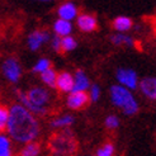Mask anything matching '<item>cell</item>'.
<instances>
[{"label": "cell", "mask_w": 156, "mask_h": 156, "mask_svg": "<svg viewBox=\"0 0 156 156\" xmlns=\"http://www.w3.org/2000/svg\"><path fill=\"white\" fill-rule=\"evenodd\" d=\"M51 46H52V48L56 51V52H60L61 51V37L55 34L51 38Z\"/></svg>", "instance_id": "27"}, {"label": "cell", "mask_w": 156, "mask_h": 156, "mask_svg": "<svg viewBox=\"0 0 156 156\" xmlns=\"http://www.w3.org/2000/svg\"><path fill=\"white\" fill-rule=\"evenodd\" d=\"M88 90H89L88 91L89 100H91V102H98V100L100 99V97H102V89H100V87L98 84L90 85V88Z\"/></svg>", "instance_id": "22"}, {"label": "cell", "mask_w": 156, "mask_h": 156, "mask_svg": "<svg viewBox=\"0 0 156 156\" xmlns=\"http://www.w3.org/2000/svg\"><path fill=\"white\" fill-rule=\"evenodd\" d=\"M38 2H42V3H47V2H51V0H38Z\"/></svg>", "instance_id": "28"}, {"label": "cell", "mask_w": 156, "mask_h": 156, "mask_svg": "<svg viewBox=\"0 0 156 156\" xmlns=\"http://www.w3.org/2000/svg\"><path fill=\"white\" fill-rule=\"evenodd\" d=\"M0 156H12L10 141L5 136H0Z\"/></svg>", "instance_id": "21"}, {"label": "cell", "mask_w": 156, "mask_h": 156, "mask_svg": "<svg viewBox=\"0 0 156 156\" xmlns=\"http://www.w3.org/2000/svg\"><path fill=\"white\" fill-rule=\"evenodd\" d=\"M50 41V34L46 30H41L37 29L34 32H32L28 37V47L32 51H37L40 50L42 46Z\"/></svg>", "instance_id": "9"}, {"label": "cell", "mask_w": 156, "mask_h": 156, "mask_svg": "<svg viewBox=\"0 0 156 156\" xmlns=\"http://www.w3.org/2000/svg\"><path fill=\"white\" fill-rule=\"evenodd\" d=\"M76 26L79 27V29L83 30V32L90 33V32H94V30L97 29L98 20H97V18L94 17V15L84 13V14L77 15V18H76Z\"/></svg>", "instance_id": "10"}, {"label": "cell", "mask_w": 156, "mask_h": 156, "mask_svg": "<svg viewBox=\"0 0 156 156\" xmlns=\"http://www.w3.org/2000/svg\"><path fill=\"white\" fill-rule=\"evenodd\" d=\"M18 100L20 105H23L26 109L37 115H44L48 111V104L51 102V95L47 89L36 87L29 89L27 93L17 91Z\"/></svg>", "instance_id": "2"}, {"label": "cell", "mask_w": 156, "mask_h": 156, "mask_svg": "<svg viewBox=\"0 0 156 156\" xmlns=\"http://www.w3.org/2000/svg\"><path fill=\"white\" fill-rule=\"evenodd\" d=\"M109 97H111L112 104L121 109L126 115H135L138 112V102L131 90L115 84L109 89Z\"/></svg>", "instance_id": "3"}, {"label": "cell", "mask_w": 156, "mask_h": 156, "mask_svg": "<svg viewBox=\"0 0 156 156\" xmlns=\"http://www.w3.org/2000/svg\"><path fill=\"white\" fill-rule=\"evenodd\" d=\"M41 79L42 81L50 88H56V79H57V73L55 71L52 67H50L48 70H46L41 74Z\"/></svg>", "instance_id": "18"}, {"label": "cell", "mask_w": 156, "mask_h": 156, "mask_svg": "<svg viewBox=\"0 0 156 156\" xmlns=\"http://www.w3.org/2000/svg\"><path fill=\"white\" fill-rule=\"evenodd\" d=\"M104 124L108 129H115L119 127V118L115 114H109L108 117H105Z\"/></svg>", "instance_id": "26"}, {"label": "cell", "mask_w": 156, "mask_h": 156, "mask_svg": "<svg viewBox=\"0 0 156 156\" xmlns=\"http://www.w3.org/2000/svg\"><path fill=\"white\" fill-rule=\"evenodd\" d=\"M53 32H55V34L61 37V38L70 36V33L73 32V23L58 18L53 23Z\"/></svg>", "instance_id": "14"}, {"label": "cell", "mask_w": 156, "mask_h": 156, "mask_svg": "<svg viewBox=\"0 0 156 156\" xmlns=\"http://www.w3.org/2000/svg\"><path fill=\"white\" fill-rule=\"evenodd\" d=\"M51 67V61L47 60V58H40L36 65L33 67V71L34 73H38V74H42L43 71H46V70H48Z\"/></svg>", "instance_id": "25"}, {"label": "cell", "mask_w": 156, "mask_h": 156, "mask_svg": "<svg viewBox=\"0 0 156 156\" xmlns=\"http://www.w3.org/2000/svg\"><path fill=\"white\" fill-rule=\"evenodd\" d=\"M57 14H58V18L60 19L71 22L75 18H77L79 12H77V6L75 5V3H73V2H65V3H62L58 6Z\"/></svg>", "instance_id": "11"}, {"label": "cell", "mask_w": 156, "mask_h": 156, "mask_svg": "<svg viewBox=\"0 0 156 156\" xmlns=\"http://www.w3.org/2000/svg\"><path fill=\"white\" fill-rule=\"evenodd\" d=\"M8 119H9V109L0 104V132L6 129Z\"/></svg>", "instance_id": "24"}, {"label": "cell", "mask_w": 156, "mask_h": 156, "mask_svg": "<svg viewBox=\"0 0 156 156\" xmlns=\"http://www.w3.org/2000/svg\"><path fill=\"white\" fill-rule=\"evenodd\" d=\"M113 155H114V145L111 142H107L102 147H99L95 154V156H113Z\"/></svg>", "instance_id": "23"}, {"label": "cell", "mask_w": 156, "mask_h": 156, "mask_svg": "<svg viewBox=\"0 0 156 156\" xmlns=\"http://www.w3.org/2000/svg\"><path fill=\"white\" fill-rule=\"evenodd\" d=\"M56 88L62 93H71L74 89V75L67 71L57 74Z\"/></svg>", "instance_id": "12"}, {"label": "cell", "mask_w": 156, "mask_h": 156, "mask_svg": "<svg viewBox=\"0 0 156 156\" xmlns=\"http://www.w3.org/2000/svg\"><path fill=\"white\" fill-rule=\"evenodd\" d=\"M115 79L118 81V85L126 88L128 90H135L138 88V75L135 70L128 69V67H121L115 71Z\"/></svg>", "instance_id": "5"}, {"label": "cell", "mask_w": 156, "mask_h": 156, "mask_svg": "<svg viewBox=\"0 0 156 156\" xmlns=\"http://www.w3.org/2000/svg\"><path fill=\"white\" fill-rule=\"evenodd\" d=\"M111 42L122 47H135V40L126 33H114L111 36Z\"/></svg>", "instance_id": "16"}, {"label": "cell", "mask_w": 156, "mask_h": 156, "mask_svg": "<svg viewBox=\"0 0 156 156\" xmlns=\"http://www.w3.org/2000/svg\"><path fill=\"white\" fill-rule=\"evenodd\" d=\"M6 129L15 142L29 144L40 135V123L28 109L20 104H15L9 111Z\"/></svg>", "instance_id": "1"}, {"label": "cell", "mask_w": 156, "mask_h": 156, "mask_svg": "<svg viewBox=\"0 0 156 156\" xmlns=\"http://www.w3.org/2000/svg\"><path fill=\"white\" fill-rule=\"evenodd\" d=\"M4 76L12 83H17L22 76V67L15 58H8L3 64Z\"/></svg>", "instance_id": "6"}, {"label": "cell", "mask_w": 156, "mask_h": 156, "mask_svg": "<svg viewBox=\"0 0 156 156\" xmlns=\"http://www.w3.org/2000/svg\"><path fill=\"white\" fill-rule=\"evenodd\" d=\"M133 27V22L131 18L124 17V15H119L113 20V28L117 33H124Z\"/></svg>", "instance_id": "15"}, {"label": "cell", "mask_w": 156, "mask_h": 156, "mask_svg": "<svg viewBox=\"0 0 156 156\" xmlns=\"http://www.w3.org/2000/svg\"><path fill=\"white\" fill-rule=\"evenodd\" d=\"M90 88V80L83 70H77L74 75V89L73 91H87Z\"/></svg>", "instance_id": "13"}, {"label": "cell", "mask_w": 156, "mask_h": 156, "mask_svg": "<svg viewBox=\"0 0 156 156\" xmlns=\"http://www.w3.org/2000/svg\"><path fill=\"white\" fill-rule=\"evenodd\" d=\"M89 103V95L88 91H71L69 93L66 104L70 109L73 111H77V109L84 108Z\"/></svg>", "instance_id": "7"}, {"label": "cell", "mask_w": 156, "mask_h": 156, "mask_svg": "<svg viewBox=\"0 0 156 156\" xmlns=\"http://www.w3.org/2000/svg\"><path fill=\"white\" fill-rule=\"evenodd\" d=\"M75 122V118L71 114H64V115H60L56 117L55 119L51 121V127L52 128H58V129H66L70 126H73Z\"/></svg>", "instance_id": "17"}, {"label": "cell", "mask_w": 156, "mask_h": 156, "mask_svg": "<svg viewBox=\"0 0 156 156\" xmlns=\"http://www.w3.org/2000/svg\"><path fill=\"white\" fill-rule=\"evenodd\" d=\"M48 147L53 156H73L77 145L73 132L66 128L51 137Z\"/></svg>", "instance_id": "4"}, {"label": "cell", "mask_w": 156, "mask_h": 156, "mask_svg": "<svg viewBox=\"0 0 156 156\" xmlns=\"http://www.w3.org/2000/svg\"><path fill=\"white\" fill-rule=\"evenodd\" d=\"M137 89L141 91V94L145 98L156 100V76H146L141 79Z\"/></svg>", "instance_id": "8"}, {"label": "cell", "mask_w": 156, "mask_h": 156, "mask_svg": "<svg viewBox=\"0 0 156 156\" xmlns=\"http://www.w3.org/2000/svg\"><path fill=\"white\" fill-rule=\"evenodd\" d=\"M41 152V147L37 142H29L22 149L19 156H38Z\"/></svg>", "instance_id": "19"}, {"label": "cell", "mask_w": 156, "mask_h": 156, "mask_svg": "<svg viewBox=\"0 0 156 156\" xmlns=\"http://www.w3.org/2000/svg\"><path fill=\"white\" fill-rule=\"evenodd\" d=\"M77 42L74 37L71 36H66V37H62L61 38V51L64 52H70L76 48Z\"/></svg>", "instance_id": "20"}]
</instances>
